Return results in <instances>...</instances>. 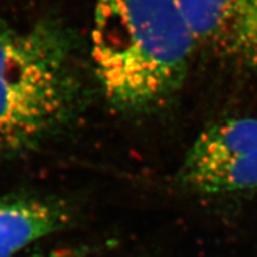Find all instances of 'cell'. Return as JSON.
Here are the masks:
<instances>
[{
  "label": "cell",
  "mask_w": 257,
  "mask_h": 257,
  "mask_svg": "<svg viewBox=\"0 0 257 257\" xmlns=\"http://www.w3.org/2000/svg\"><path fill=\"white\" fill-rule=\"evenodd\" d=\"M197 41L176 0H95L91 58L105 98L143 113L180 89Z\"/></svg>",
  "instance_id": "obj_1"
},
{
  "label": "cell",
  "mask_w": 257,
  "mask_h": 257,
  "mask_svg": "<svg viewBox=\"0 0 257 257\" xmlns=\"http://www.w3.org/2000/svg\"><path fill=\"white\" fill-rule=\"evenodd\" d=\"M78 98L72 45L61 28L0 32V153L33 149L55 134Z\"/></svg>",
  "instance_id": "obj_2"
},
{
  "label": "cell",
  "mask_w": 257,
  "mask_h": 257,
  "mask_svg": "<svg viewBox=\"0 0 257 257\" xmlns=\"http://www.w3.org/2000/svg\"><path fill=\"white\" fill-rule=\"evenodd\" d=\"M181 181L203 194L257 189V118L214 123L190 146L180 169Z\"/></svg>",
  "instance_id": "obj_3"
},
{
  "label": "cell",
  "mask_w": 257,
  "mask_h": 257,
  "mask_svg": "<svg viewBox=\"0 0 257 257\" xmlns=\"http://www.w3.org/2000/svg\"><path fill=\"white\" fill-rule=\"evenodd\" d=\"M70 222L64 203L38 198L0 200V257H16L31 244L63 230Z\"/></svg>",
  "instance_id": "obj_4"
},
{
  "label": "cell",
  "mask_w": 257,
  "mask_h": 257,
  "mask_svg": "<svg viewBox=\"0 0 257 257\" xmlns=\"http://www.w3.org/2000/svg\"><path fill=\"white\" fill-rule=\"evenodd\" d=\"M197 45L222 50L239 0H176Z\"/></svg>",
  "instance_id": "obj_5"
},
{
  "label": "cell",
  "mask_w": 257,
  "mask_h": 257,
  "mask_svg": "<svg viewBox=\"0 0 257 257\" xmlns=\"http://www.w3.org/2000/svg\"><path fill=\"white\" fill-rule=\"evenodd\" d=\"M222 51L257 68V0H239Z\"/></svg>",
  "instance_id": "obj_6"
}]
</instances>
